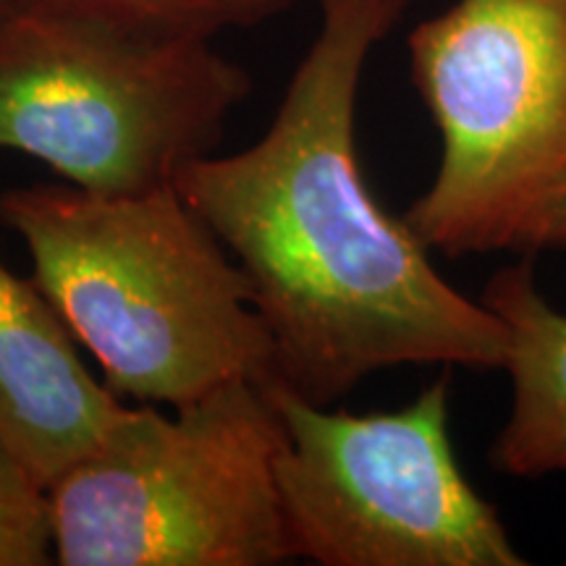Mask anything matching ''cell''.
<instances>
[{"label":"cell","instance_id":"7","mask_svg":"<svg viewBox=\"0 0 566 566\" xmlns=\"http://www.w3.org/2000/svg\"><path fill=\"white\" fill-rule=\"evenodd\" d=\"M53 302L0 258V438L51 485L87 457L126 407L97 384Z\"/></svg>","mask_w":566,"mask_h":566},{"label":"cell","instance_id":"4","mask_svg":"<svg viewBox=\"0 0 566 566\" xmlns=\"http://www.w3.org/2000/svg\"><path fill=\"white\" fill-rule=\"evenodd\" d=\"M283 422L258 380L174 417L126 407L101 446L48 485L61 566H275L294 551L275 459Z\"/></svg>","mask_w":566,"mask_h":566},{"label":"cell","instance_id":"8","mask_svg":"<svg viewBox=\"0 0 566 566\" xmlns=\"http://www.w3.org/2000/svg\"><path fill=\"white\" fill-rule=\"evenodd\" d=\"M483 304L512 336L504 370L512 375L514 401L491 462L514 478L566 472V315L537 292L527 263L495 273Z\"/></svg>","mask_w":566,"mask_h":566},{"label":"cell","instance_id":"12","mask_svg":"<svg viewBox=\"0 0 566 566\" xmlns=\"http://www.w3.org/2000/svg\"><path fill=\"white\" fill-rule=\"evenodd\" d=\"M0 9H3V0H0Z\"/></svg>","mask_w":566,"mask_h":566},{"label":"cell","instance_id":"10","mask_svg":"<svg viewBox=\"0 0 566 566\" xmlns=\"http://www.w3.org/2000/svg\"><path fill=\"white\" fill-rule=\"evenodd\" d=\"M55 564L48 488L0 438V566Z\"/></svg>","mask_w":566,"mask_h":566},{"label":"cell","instance_id":"11","mask_svg":"<svg viewBox=\"0 0 566 566\" xmlns=\"http://www.w3.org/2000/svg\"><path fill=\"white\" fill-rule=\"evenodd\" d=\"M551 247H566V192L551 205L541 226H537L530 252L533 250H551Z\"/></svg>","mask_w":566,"mask_h":566},{"label":"cell","instance_id":"5","mask_svg":"<svg viewBox=\"0 0 566 566\" xmlns=\"http://www.w3.org/2000/svg\"><path fill=\"white\" fill-rule=\"evenodd\" d=\"M407 45L443 145L407 226L446 258L530 252L566 192V0H457Z\"/></svg>","mask_w":566,"mask_h":566},{"label":"cell","instance_id":"3","mask_svg":"<svg viewBox=\"0 0 566 566\" xmlns=\"http://www.w3.org/2000/svg\"><path fill=\"white\" fill-rule=\"evenodd\" d=\"M252 92L208 38L42 6L0 9V150L105 197L176 187Z\"/></svg>","mask_w":566,"mask_h":566},{"label":"cell","instance_id":"1","mask_svg":"<svg viewBox=\"0 0 566 566\" xmlns=\"http://www.w3.org/2000/svg\"><path fill=\"white\" fill-rule=\"evenodd\" d=\"M315 3L321 30L263 137L176 179L252 283L273 338V378L328 407L388 367L504 370L506 323L436 271L359 166L365 63L412 0Z\"/></svg>","mask_w":566,"mask_h":566},{"label":"cell","instance_id":"6","mask_svg":"<svg viewBox=\"0 0 566 566\" xmlns=\"http://www.w3.org/2000/svg\"><path fill=\"white\" fill-rule=\"evenodd\" d=\"M275 480L294 558L321 566H522L449 436V378L396 412H328L281 380Z\"/></svg>","mask_w":566,"mask_h":566},{"label":"cell","instance_id":"9","mask_svg":"<svg viewBox=\"0 0 566 566\" xmlns=\"http://www.w3.org/2000/svg\"><path fill=\"white\" fill-rule=\"evenodd\" d=\"M300 0H3V6H42L74 13H90L145 30L208 38L229 30H252Z\"/></svg>","mask_w":566,"mask_h":566},{"label":"cell","instance_id":"2","mask_svg":"<svg viewBox=\"0 0 566 566\" xmlns=\"http://www.w3.org/2000/svg\"><path fill=\"white\" fill-rule=\"evenodd\" d=\"M0 223L116 396L179 409L231 380L273 378L250 279L176 187H13L0 192Z\"/></svg>","mask_w":566,"mask_h":566}]
</instances>
